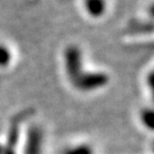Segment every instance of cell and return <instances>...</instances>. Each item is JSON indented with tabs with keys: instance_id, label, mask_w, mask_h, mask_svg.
I'll list each match as a JSON object with an SVG mask.
<instances>
[{
	"instance_id": "cell-1",
	"label": "cell",
	"mask_w": 154,
	"mask_h": 154,
	"mask_svg": "<svg viewBox=\"0 0 154 154\" xmlns=\"http://www.w3.org/2000/svg\"><path fill=\"white\" fill-rule=\"evenodd\" d=\"M129 33L134 34H149L154 32V21L149 22H138L134 21L129 24V28L127 30Z\"/></svg>"
},
{
	"instance_id": "cell-2",
	"label": "cell",
	"mask_w": 154,
	"mask_h": 154,
	"mask_svg": "<svg viewBox=\"0 0 154 154\" xmlns=\"http://www.w3.org/2000/svg\"><path fill=\"white\" fill-rule=\"evenodd\" d=\"M85 7L89 15L93 17H100L105 13V0H85Z\"/></svg>"
},
{
	"instance_id": "cell-3",
	"label": "cell",
	"mask_w": 154,
	"mask_h": 154,
	"mask_svg": "<svg viewBox=\"0 0 154 154\" xmlns=\"http://www.w3.org/2000/svg\"><path fill=\"white\" fill-rule=\"evenodd\" d=\"M149 86H151V88H152V90H153V93H154V71H152L151 73H149Z\"/></svg>"
},
{
	"instance_id": "cell-4",
	"label": "cell",
	"mask_w": 154,
	"mask_h": 154,
	"mask_svg": "<svg viewBox=\"0 0 154 154\" xmlns=\"http://www.w3.org/2000/svg\"><path fill=\"white\" fill-rule=\"evenodd\" d=\"M149 16L152 17V20L154 21V4H152V5L149 6Z\"/></svg>"
}]
</instances>
